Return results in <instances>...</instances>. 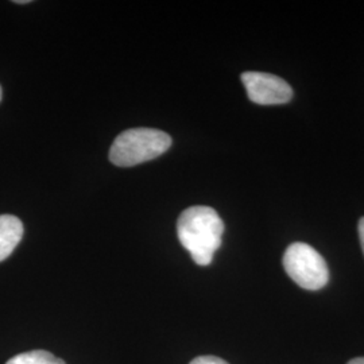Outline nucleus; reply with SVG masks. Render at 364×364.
<instances>
[{
    "instance_id": "6",
    "label": "nucleus",
    "mask_w": 364,
    "mask_h": 364,
    "mask_svg": "<svg viewBox=\"0 0 364 364\" xmlns=\"http://www.w3.org/2000/svg\"><path fill=\"white\" fill-rule=\"evenodd\" d=\"M6 364H65L64 360L55 358L53 353L42 350L22 352Z\"/></svg>"
},
{
    "instance_id": "9",
    "label": "nucleus",
    "mask_w": 364,
    "mask_h": 364,
    "mask_svg": "<svg viewBox=\"0 0 364 364\" xmlns=\"http://www.w3.org/2000/svg\"><path fill=\"white\" fill-rule=\"evenodd\" d=\"M348 364H364V358H356L348 362Z\"/></svg>"
},
{
    "instance_id": "1",
    "label": "nucleus",
    "mask_w": 364,
    "mask_h": 364,
    "mask_svg": "<svg viewBox=\"0 0 364 364\" xmlns=\"http://www.w3.org/2000/svg\"><path fill=\"white\" fill-rule=\"evenodd\" d=\"M224 223L210 207L185 209L177 221V235L185 250L198 266H208L220 248Z\"/></svg>"
},
{
    "instance_id": "8",
    "label": "nucleus",
    "mask_w": 364,
    "mask_h": 364,
    "mask_svg": "<svg viewBox=\"0 0 364 364\" xmlns=\"http://www.w3.org/2000/svg\"><path fill=\"white\" fill-rule=\"evenodd\" d=\"M358 231H359V237H360V245H362V248H363L364 252V218H362V219L359 220V225H358Z\"/></svg>"
},
{
    "instance_id": "10",
    "label": "nucleus",
    "mask_w": 364,
    "mask_h": 364,
    "mask_svg": "<svg viewBox=\"0 0 364 364\" xmlns=\"http://www.w3.org/2000/svg\"><path fill=\"white\" fill-rule=\"evenodd\" d=\"M14 3H16V4H27V3H30L28 0H15Z\"/></svg>"
},
{
    "instance_id": "2",
    "label": "nucleus",
    "mask_w": 364,
    "mask_h": 364,
    "mask_svg": "<svg viewBox=\"0 0 364 364\" xmlns=\"http://www.w3.org/2000/svg\"><path fill=\"white\" fill-rule=\"evenodd\" d=\"M171 146L169 134L156 129H131L117 135L109 150V161L130 168L156 159L166 153Z\"/></svg>"
},
{
    "instance_id": "7",
    "label": "nucleus",
    "mask_w": 364,
    "mask_h": 364,
    "mask_svg": "<svg viewBox=\"0 0 364 364\" xmlns=\"http://www.w3.org/2000/svg\"><path fill=\"white\" fill-rule=\"evenodd\" d=\"M191 364H230L227 363L225 360H223L220 358L216 356H198L193 359Z\"/></svg>"
},
{
    "instance_id": "4",
    "label": "nucleus",
    "mask_w": 364,
    "mask_h": 364,
    "mask_svg": "<svg viewBox=\"0 0 364 364\" xmlns=\"http://www.w3.org/2000/svg\"><path fill=\"white\" fill-rule=\"evenodd\" d=\"M242 82L247 91L248 99L259 105H277L289 103L293 90L284 78L263 72H245Z\"/></svg>"
},
{
    "instance_id": "5",
    "label": "nucleus",
    "mask_w": 364,
    "mask_h": 364,
    "mask_svg": "<svg viewBox=\"0 0 364 364\" xmlns=\"http://www.w3.org/2000/svg\"><path fill=\"white\" fill-rule=\"evenodd\" d=\"M23 224L13 215H0V262L7 259L23 237Z\"/></svg>"
},
{
    "instance_id": "3",
    "label": "nucleus",
    "mask_w": 364,
    "mask_h": 364,
    "mask_svg": "<svg viewBox=\"0 0 364 364\" xmlns=\"http://www.w3.org/2000/svg\"><path fill=\"white\" fill-rule=\"evenodd\" d=\"M284 267L287 275L306 290H320L329 281L326 259L306 243H293L287 247Z\"/></svg>"
},
{
    "instance_id": "11",
    "label": "nucleus",
    "mask_w": 364,
    "mask_h": 364,
    "mask_svg": "<svg viewBox=\"0 0 364 364\" xmlns=\"http://www.w3.org/2000/svg\"><path fill=\"white\" fill-rule=\"evenodd\" d=\"M1 96H3V91H1V87H0V102H1Z\"/></svg>"
}]
</instances>
